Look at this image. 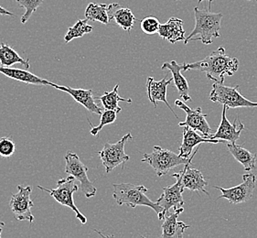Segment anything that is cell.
I'll return each instance as SVG.
<instances>
[{
    "instance_id": "obj_1",
    "label": "cell",
    "mask_w": 257,
    "mask_h": 238,
    "mask_svg": "<svg viewBox=\"0 0 257 238\" xmlns=\"http://www.w3.org/2000/svg\"><path fill=\"white\" fill-rule=\"evenodd\" d=\"M239 69V60L228 56L225 49L220 46L203 60L193 63L184 62V72L196 70L205 73L209 80L223 83L225 76H232Z\"/></svg>"
},
{
    "instance_id": "obj_2",
    "label": "cell",
    "mask_w": 257,
    "mask_h": 238,
    "mask_svg": "<svg viewBox=\"0 0 257 238\" xmlns=\"http://www.w3.org/2000/svg\"><path fill=\"white\" fill-rule=\"evenodd\" d=\"M113 198L118 205H127L130 208L138 206H148L154 210V212L159 215L160 220L165 217L163 209L157 202H152L147 192L148 188L144 185H134L131 183H119L113 184Z\"/></svg>"
},
{
    "instance_id": "obj_3",
    "label": "cell",
    "mask_w": 257,
    "mask_h": 238,
    "mask_svg": "<svg viewBox=\"0 0 257 238\" xmlns=\"http://www.w3.org/2000/svg\"><path fill=\"white\" fill-rule=\"evenodd\" d=\"M195 27L184 41L185 44L193 41H201L205 45L212 43L214 38H220L222 13H212L209 10L194 9Z\"/></svg>"
},
{
    "instance_id": "obj_4",
    "label": "cell",
    "mask_w": 257,
    "mask_h": 238,
    "mask_svg": "<svg viewBox=\"0 0 257 238\" xmlns=\"http://www.w3.org/2000/svg\"><path fill=\"white\" fill-rule=\"evenodd\" d=\"M198 150L199 148H197L193 156L190 158H183L171 150L163 149L160 146H155L151 153H145L141 161L151 166L158 177H162L173 171V169L178 166L191 163Z\"/></svg>"
},
{
    "instance_id": "obj_5",
    "label": "cell",
    "mask_w": 257,
    "mask_h": 238,
    "mask_svg": "<svg viewBox=\"0 0 257 238\" xmlns=\"http://www.w3.org/2000/svg\"><path fill=\"white\" fill-rule=\"evenodd\" d=\"M75 181L76 180L72 175H69L67 178H62V179L58 180L55 189L50 190V189H46L41 185H39L38 188L42 192H48L60 204L70 208L71 210L75 212L76 218L81 222V223L85 224L87 223V218L79 211V209L75 205L74 200H73V193L77 192L80 188L76 184Z\"/></svg>"
},
{
    "instance_id": "obj_6",
    "label": "cell",
    "mask_w": 257,
    "mask_h": 238,
    "mask_svg": "<svg viewBox=\"0 0 257 238\" xmlns=\"http://www.w3.org/2000/svg\"><path fill=\"white\" fill-rule=\"evenodd\" d=\"M210 99L214 103L225 105L228 108L240 107H257L256 102H252L242 96L240 93V86H226L223 83H215L212 85Z\"/></svg>"
},
{
    "instance_id": "obj_7",
    "label": "cell",
    "mask_w": 257,
    "mask_h": 238,
    "mask_svg": "<svg viewBox=\"0 0 257 238\" xmlns=\"http://www.w3.org/2000/svg\"><path fill=\"white\" fill-rule=\"evenodd\" d=\"M132 140L133 136L131 133H127L116 143L106 142L103 146V150L98 152L106 173L112 172L116 167L124 164L129 161V156L124 152V146L129 140Z\"/></svg>"
},
{
    "instance_id": "obj_8",
    "label": "cell",
    "mask_w": 257,
    "mask_h": 238,
    "mask_svg": "<svg viewBox=\"0 0 257 238\" xmlns=\"http://www.w3.org/2000/svg\"><path fill=\"white\" fill-rule=\"evenodd\" d=\"M65 172L72 175L76 181L80 182V188L86 198H92L97 192L96 187L93 181L88 178V167L80 159V157L72 151H68L65 155Z\"/></svg>"
},
{
    "instance_id": "obj_9",
    "label": "cell",
    "mask_w": 257,
    "mask_h": 238,
    "mask_svg": "<svg viewBox=\"0 0 257 238\" xmlns=\"http://www.w3.org/2000/svg\"><path fill=\"white\" fill-rule=\"evenodd\" d=\"M18 192L12 194L10 207L13 212L14 217L19 221H28L29 223L34 222V215L31 212V208L34 206V203L31 199L32 187L18 186Z\"/></svg>"
},
{
    "instance_id": "obj_10",
    "label": "cell",
    "mask_w": 257,
    "mask_h": 238,
    "mask_svg": "<svg viewBox=\"0 0 257 238\" xmlns=\"http://www.w3.org/2000/svg\"><path fill=\"white\" fill-rule=\"evenodd\" d=\"M241 184L237 186L225 189L220 186H214L215 189L221 191V194L218 199L224 198L233 204H239L249 201L252 197V192L255 188L256 177L252 173H247L242 175Z\"/></svg>"
},
{
    "instance_id": "obj_11",
    "label": "cell",
    "mask_w": 257,
    "mask_h": 238,
    "mask_svg": "<svg viewBox=\"0 0 257 238\" xmlns=\"http://www.w3.org/2000/svg\"><path fill=\"white\" fill-rule=\"evenodd\" d=\"M175 105L179 108L185 111L187 117L185 121L179 123L180 127H190V129L200 132L202 136L208 138L211 134V128L206 120L207 114H203L201 107L191 109L185 103L180 100H176Z\"/></svg>"
},
{
    "instance_id": "obj_12",
    "label": "cell",
    "mask_w": 257,
    "mask_h": 238,
    "mask_svg": "<svg viewBox=\"0 0 257 238\" xmlns=\"http://www.w3.org/2000/svg\"><path fill=\"white\" fill-rule=\"evenodd\" d=\"M190 165L191 163L185 164L182 171L171 174V177L180 181L184 191L189 190L191 192H204L206 195L210 196V193L205 189L209 184L208 181H206L201 171L191 168Z\"/></svg>"
},
{
    "instance_id": "obj_13",
    "label": "cell",
    "mask_w": 257,
    "mask_h": 238,
    "mask_svg": "<svg viewBox=\"0 0 257 238\" xmlns=\"http://www.w3.org/2000/svg\"><path fill=\"white\" fill-rule=\"evenodd\" d=\"M227 109L228 107L223 105L222 113H221V124L219 126L216 132L214 134L211 133L208 137V139L227 141V142H230L233 144L240 139L242 130H244V126L241 121H239L238 116L232 124L230 123V121L228 120L226 116Z\"/></svg>"
},
{
    "instance_id": "obj_14",
    "label": "cell",
    "mask_w": 257,
    "mask_h": 238,
    "mask_svg": "<svg viewBox=\"0 0 257 238\" xmlns=\"http://www.w3.org/2000/svg\"><path fill=\"white\" fill-rule=\"evenodd\" d=\"M183 192H184V189L181 186L179 180H177L174 184L163 188V193L156 202L163 209L165 216L167 213H169L170 209L177 210L183 207L184 205V200L182 197Z\"/></svg>"
},
{
    "instance_id": "obj_15",
    "label": "cell",
    "mask_w": 257,
    "mask_h": 238,
    "mask_svg": "<svg viewBox=\"0 0 257 238\" xmlns=\"http://www.w3.org/2000/svg\"><path fill=\"white\" fill-rule=\"evenodd\" d=\"M167 77H168V75L159 82L155 81L153 77L148 78V81H147L148 96H149V101L154 105L155 108H157V106H158V102H160V101L163 102L171 110V112L175 115L176 118H179L175 111L172 109L171 105L169 104V102L167 100V88H168L169 84L173 82V78L167 79Z\"/></svg>"
},
{
    "instance_id": "obj_16",
    "label": "cell",
    "mask_w": 257,
    "mask_h": 238,
    "mask_svg": "<svg viewBox=\"0 0 257 238\" xmlns=\"http://www.w3.org/2000/svg\"><path fill=\"white\" fill-rule=\"evenodd\" d=\"M55 89L69 93L72 98L79 104H82V106H84L89 112L93 114H100V115L103 113L102 108L98 106L97 104L95 103V98L93 96L92 89H89V90L75 89L72 88L70 86H63V85H58V84H56Z\"/></svg>"
},
{
    "instance_id": "obj_17",
    "label": "cell",
    "mask_w": 257,
    "mask_h": 238,
    "mask_svg": "<svg viewBox=\"0 0 257 238\" xmlns=\"http://www.w3.org/2000/svg\"><path fill=\"white\" fill-rule=\"evenodd\" d=\"M221 140H211L205 138L204 136H201L198 131L190 129V127H183V137H182V143L180 145V155L183 158H190L192 150L202 143H211V144H218L221 143Z\"/></svg>"
},
{
    "instance_id": "obj_18",
    "label": "cell",
    "mask_w": 257,
    "mask_h": 238,
    "mask_svg": "<svg viewBox=\"0 0 257 238\" xmlns=\"http://www.w3.org/2000/svg\"><path fill=\"white\" fill-rule=\"evenodd\" d=\"M183 207L174 210V212L168 213L165 216L164 222L161 225L162 229V238H182L184 232L187 229L190 228V225L183 222H178V217L180 213L183 212Z\"/></svg>"
},
{
    "instance_id": "obj_19",
    "label": "cell",
    "mask_w": 257,
    "mask_h": 238,
    "mask_svg": "<svg viewBox=\"0 0 257 238\" xmlns=\"http://www.w3.org/2000/svg\"><path fill=\"white\" fill-rule=\"evenodd\" d=\"M162 70H169L173 78V82L176 88L178 90V93L180 94V97L184 101H191L190 95V87L188 81L183 76L181 72H184V63L179 64L176 61L164 62V64L161 66Z\"/></svg>"
},
{
    "instance_id": "obj_20",
    "label": "cell",
    "mask_w": 257,
    "mask_h": 238,
    "mask_svg": "<svg viewBox=\"0 0 257 238\" xmlns=\"http://www.w3.org/2000/svg\"><path fill=\"white\" fill-rule=\"evenodd\" d=\"M109 20L113 21L123 31L130 32L134 28L136 22L138 21L132 11L128 8H123L118 3L109 4L108 8Z\"/></svg>"
},
{
    "instance_id": "obj_21",
    "label": "cell",
    "mask_w": 257,
    "mask_h": 238,
    "mask_svg": "<svg viewBox=\"0 0 257 238\" xmlns=\"http://www.w3.org/2000/svg\"><path fill=\"white\" fill-rule=\"evenodd\" d=\"M0 73L4 74L8 78H11L16 81L28 83V84H34V85H50L52 87L56 86V83H52L48 80L37 76L35 74L31 73L30 71L21 70L18 68L5 67L0 65Z\"/></svg>"
},
{
    "instance_id": "obj_22",
    "label": "cell",
    "mask_w": 257,
    "mask_h": 238,
    "mask_svg": "<svg viewBox=\"0 0 257 238\" xmlns=\"http://www.w3.org/2000/svg\"><path fill=\"white\" fill-rule=\"evenodd\" d=\"M158 34L165 41L175 44L185 41V31L183 29V21L178 18H170L165 24H161Z\"/></svg>"
},
{
    "instance_id": "obj_23",
    "label": "cell",
    "mask_w": 257,
    "mask_h": 238,
    "mask_svg": "<svg viewBox=\"0 0 257 238\" xmlns=\"http://www.w3.org/2000/svg\"><path fill=\"white\" fill-rule=\"evenodd\" d=\"M227 147H228L229 152L233 156V158L243 166L244 171L248 172L255 169L256 154H252V152L244 149L242 146L236 145L235 143L232 144L229 142L227 144Z\"/></svg>"
},
{
    "instance_id": "obj_24",
    "label": "cell",
    "mask_w": 257,
    "mask_h": 238,
    "mask_svg": "<svg viewBox=\"0 0 257 238\" xmlns=\"http://www.w3.org/2000/svg\"><path fill=\"white\" fill-rule=\"evenodd\" d=\"M16 63H21L25 69H30V59H23L15 50L5 43H0V65L11 67Z\"/></svg>"
},
{
    "instance_id": "obj_25",
    "label": "cell",
    "mask_w": 257,
    "mask_h": 238,
    "mask_svg": "<svg viewBox=\"0 0 257 238\" xmlns=\"http://www.w3.org/2000/svg\"><path fill=\"white\" fill-rule=\"evenodd\" d=\"M119 84L117 83L111 92H104L103 95L99 96L97 99L103 104V108L106 110H113L117 114L122 111V108L119 106V102H125L131 104L132 99L123 98L118 94Z\"/></svg>"
},
{
    "instance_id": "obj_26",
    "label": "cell",
    "mask_w": 257,
    "mask_h": 238,
    "mask_svg": "<svg viewBox=\"0 0 257 238\" xmlns=\"http://www.w3.org/2000/svg\"><path fill=\"white\" fill-rule=\"evenodd\" d=\"M107 8L108 5L106 4L90 3L84 12L85 19H87L88 21H98L104 25H108L110 20Z\"/></svg>"
},
{
    "instance_id": "obj_27",
    "label": "cell",
    "mask_w": 257,
    "mask_h": 238,
    "mask_svg": "<svg viewBox=\"0 0 257 238\" xmlns=\"http://www.w3.org/2000/svg\"><path fill=\"white\" fill-rule=\"evenodd\" d=\"M88 20H82V21H78L73 26L70 27L68 29L67 33L64 36V41L66 43L72 42V40L77 39V38H82L83 35L91 33L93 31V26L88 25Z\"/></svg>"
},
{
    "instance_id": "obj_28",
    "label": "cell",
    "mask_w": 257,
    "mask_h": 238,
    "mask_svg": "<svg viewBox=\"0 0 257 238\" xmlns=\"http://www.w3.org/2000/svg\"><path fill=\"white\" fill-rule=\"evenodd\" d=\"M116 117H117V113H116L115 111L104 109V111H103L102 114H101L100 124L98 125L97 127H93V124L88 120V121H89V124H90V127H91L90 133L93 135V136H94V137H96V136L99 134V132L103 130V128L104 126H107V125L114 123V121L116 120Z\"/></svg>"
},
{
    "instance_id": "obj_29",
    "label": "cell",
    "mask_w": 257,
    "mask_h": 238,
    "mask_svg": "<svg viewBox=\"0 0 257 238\" xmlns=\"http://www.w3.org/2000/svg\"><path fill=\"white\" fill-rule=\"evenodd\" d=\"M21 8L25 9L24 15L21 17V23L25 24L31 19V15L43 3V0H16Z\"/></svg>"
},
{
    "instance_id": "obj_30",
    "label": "cell",
    "mask_w": 257,
    "mask_h": 238,
    "mask_svg": "<svg viewBox=\"0 0 257 238\" xmlns=\"http://www.w3.org/2000/svg\"><path fill=\"white\" fill-rule=\"evenodd\" d=\"M160 24V21L154 16L146 17L140 21V28L145 34L153 35L159 32Z\"/></svg>"
},
{
    "instance_id": "obj_31",
    "label": "cell",
    "mask_w": 257,
    "mask_h": 238,
    "mask_svg": "<svg viewBox=\"0 0 257 238\" xmlns=\"http://www.w3.org/2000/svg\"><path fill=\"white\" fill-rule=\"evenodd\" d=\"M16 144L14 140L10 137L0 138V157L11 158L15 153Z\"/></svg>"
},
{
    "instance_id": "obj_32",
    "label": "cell",
    "mask_w": 257,
    "mask_h": 238,
    "mask_svg": "<svg viewBox=\"0 0 257 238\" xmlns=\"http://www.w3.org/2000/svg\"><path fill=\"white\" fill-rule=\"evenodd\" d=\"M0 15L2 16H11V17H15V15L11 12V11H8V10H6L4 9L3 7H1L0 6Z\"/></svg>"
},
{
    "instance_id": "obj_33",
    "label": "cell",
    "mask_w": 257,
    "mask_h": 238,
    "mask_svg": "<svg viewBox=\"0 0 257 238\" xmlns=\"http://www.w3.org/2000/svg\"><path fill=\"white\" fill-rule=\"evenodd\" d=\"M202 1H208V2H209V10L211 11V4H212V2H213L214 0H198V3H199V4H201Z\"/></svg>"
},
{
    "instance_id": "obj_34",
    "label": "cell",
    "mask_w": 257,
    "mask_h": 238,
    "mask_svg": "<svg viewBox=\"0 0 257 238\" xmlns=\"http://www.w3.org/2000/svg\"><path fill=\"white\" fill-rule=\"evenodd\" d=\"M5 226V223L3 221H0V238H1V234H2V229Z\"/></svg>"
},
{
    "instance_id": "obj_35",
    "label": "cell",
    "mask_w": 257,
    "mask_h": 238,
    "mask_svg": "<svg viewBox=\"0 0 257 238\" xmlns=\"http://www.w3.org/2000/svg\"><path fill=\"white\" fill-rule=\"evenodd\" d=\"M247 1H253V0H247ZM255 2H257V0H254Z\"/></svg>"
},
{
    "instance_id": "obj_36",
    "label": "cell",
    "mask_w": 257,
    "mask_h": 238,
    "mask_svg": "<svg viewBox=\"0 0 257 238\" xmlns=\"http://www.w3.org/2000/svg\"></svg>"
}]
</instances>
